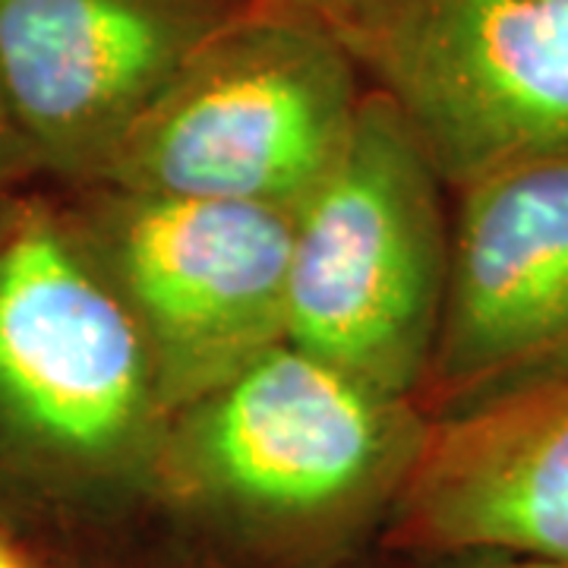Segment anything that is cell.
Listing matches in <instances>:
<instances>
[{"label":"cell","instance_id":"30bf717a","mask_svg":"<svg viewBox=\"0 0 568 568\" xmlns=\"http://www.w3.org/2000/svg\"><path fill=\"white\" fill-rule=\"evenodd\" d=\"M44 562L48 568H212L178 530L168 525L142 530L123 544L95 549L85 556L44 559Z\"/></svg>","mask_w":568,"mask_h":568},{"label":"cell","instance_id":"52a82bcc","mask_svg":"<svg viewBox=\"0 0 568 568\" xmlns=\"http://www.w3.org/2000/svg\"><path fill=\"white\" fill-rule=\"evenodd\" d=\"M568 379V152L455 190L439 328L417 407L429 424Z\"/></svg>","mask_w":568,"mask_h":568},{"label":"cell","instance_id":"ba28073f","mask_svg":"<svg viewBox=\"0 0 568 568\" xmlns=\"http://www.w3.org/2000/svg\"><path fill=\"white\" fill-rule=\"evenodd\" d=\"M256 0H0V95L39 168L99 186L183 67Z\"/></svg>","mask_w":568,"mask_h":568},{"label":"cell","instance_id":"4fadbf2b","mask_svg":"<svg viewBox=\"0 0 568 568\" xmlns=\"http://www.w3.org/2000/svg\"><path fill=\"white\" fill-rule=\"evenodd\" d=\"M256 3L284 7V10H301V13H310V17H320L328 26H338L351 0H256Z\"/></svg>","mask_w":568,"mask_h":568},{"label":"cell","instance_id":"9c48e42d","mask_svg":"<svg viewBox=\"0 0 568 568\" xmlns=\"http://www.w3.org/2000/svg\"><path fill=\"white\" fill-rule=\"evenodd\" d=\"M379 549L568 562V379L429 426Z\"/></svg>","mask_w":568,"mask_h":568},{"label":"cell","instance_id":"277c9868","mask_svg":"<svg viewBox=\"0 0 568 568\" xmlns=\"http://www.w3.org/2000/svg\"><path fill=\"white\" fill-rule=\"evenodd\" d=\"M364 95L335 26L253 3L183 67L99 186L297 209L342 152Z\"/></svg>","mask_w":568,"mask_h":568},{"label":"cell","instance_id":"7a4b0ae2","mask_svg":"<svg viewBox=\"0 0 568 568\" xmlns=\"http://www.w3.org/2000/svg\"><path fill=\"white\" fill-rule=\"evenodd\" d=\"M429 426L282 342L171 417L162 518L212 568H342L379 544Z\"/></svg>","mask_w":568,"mask_h":568},{"label":"cell","instance_id":"6da1fadb","mask_svg":"<svg viewBox=\"0 0 568 568\" xmlns=\"http://www.w3.org/2000/svg\"><path fill=\"white\" fill-rule=\"evenodd\" d=\"M171 414L61 203L0 212V530L41 559L164 525Z\"/></svg>","mask_w":568,"mask_h":568},{"label":"cell","instance_id":"5b68a950","mask_svg":"<svg viewBox=\"0 0 568 568\" xmlns=\"http://www.w3.org/2000/svg\"><path fill=\"white\" fill-rule=\"evenodd\" d=\"M70 231L140 335L168 414L287 338L294 209L73 190Z\"/></svg>","mask_w":568,"mask_h":568},{"label":"cell","instance_id":"5bb4252c","mask_svg":"<svg viewBox=\"0 0 568 568\" xmlns=\"http://www.w3.org/2000/svg\"><path fill=\"white\" fill-rule=\"evenodd\" d=\"M0 568H48V562L36 549H29L26 544L0 530Z\"/></svg>","mask_w":568,"mask_h":568},{"label":"cell","instance_id":"8fae6325","mask_svg":"<svg viewBox=\"0 0 568 568\" xmlns=\"http://www.w3.org/2000/svg\"><path fill=\"white\" fill-rule=\"evenodd\" d=\"M39 178V168L32 162L17 123L10 118L3 95H0V212L22 196V183Z\"/></svg>","mask_w":568,"mask_h":568},{"label":"cell","instance_id":"7c38bea8","mask_svg":"<svg viewBox=\"0 0 568 568\" xmlns=\"http://www.w3.org/2000/svg\"><path fill=\"white\" fill-rule=\"evenodd\" d=\"M414 568H568L566 559H530V556H446V559H410Z\"/></svg>","mask_w":568,"mask_h":568},{"label":"cell","instance_id":"9a60e30c","mask_svg":"<svg viewBox=\"0 0 568 568\" xmlns=\"http://www.w3.org/2000/svg\"><path fill=\"white\" fill-rule=\"evenodd\" d=\"M342 568H373V566H369V562H364V559H357V562H347V566H342Z\"/></svg>","mask_w":568,"mask_h":568},{"label":"cell","instance_id":"8992f818","mask_svg":"<svg viewBox=\"0 0 568 568\" xmlns=\"http://www.w3.org/2000/svg\"><path fill=\"white\" fill-rule=\"evenodd\" d=\"M335 32L452 193L568 152V0H351Z\"/></svg>","mask_w":568,"mask_h":568},{"label":"cell","instance_id":"3957f363","mask_svg":"<svg viewBox=\"0 0 568 568\" xmlns=\"http://www.w3.org/2000/svg\"><path fill=\"white\" fill-rule=\"evenodd\" d=\"M443 190L398 111L366 89L342 152L294 209L284 342L414 402L446 291Z\"/></svg>","mask_w":568,"mask_h":568}]
</instances>
